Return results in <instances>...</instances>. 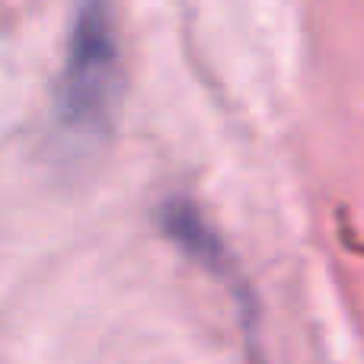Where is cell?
Returning <instances> with one entry per match:
<instances>
[{"mask_svg": "<svg viewBox=\"0 0 364 364\" xmlns=\"http://www.w3.org/2000/svg\"><path fill=\"white\" fill-rule=\"evenodd\" d=\"M119 36L109 0H80L58 80L55 106L61 125L74 134L106 132L119 100Z\"/></svg>", "mask_w": 364, "mask_h": 364, "instance_id": "obj_1", "label": "cell"}, {"mask_svg": "<svg viewBox=\"0 0 364 364\" xmlns=\"http://www.w3.org/2000/svg\"><path fill=\"white\" fill-rule=\"evenodd\" d=\"M157 220H160V230H164L182 252H188L195 262L208 265V269H214V272L227 269L224 243L218 240V233L211 230V224L201 218V211L192 201H186V198L164 201Z\"/></svg>", "mask_w": 364, "mask_h": 364, "instance_id": "obj_2", "label": "cell"}]
</instances>
